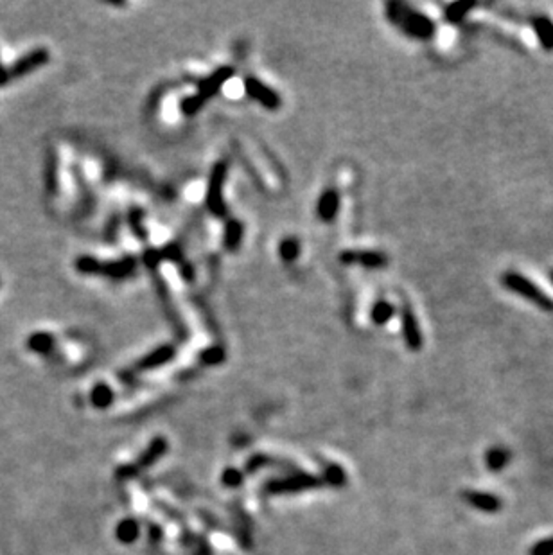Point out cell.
I'll use <instances>...</instances> for the list:
<instances>
[{"mask_svg":"<svg viewBox=\"0 0 553 555\" xmlns=\"http://www.w3.org/2000/svg\"><path fill=\"white\" fill-rule=\"evenodd\" d=\"M10 81V74H8V69H5L4 65H2V62H0V86H4L5 83Z\"/></svg>","mask_w":553,"mask_h":555,"instance_id":"29","label":"cell"},{"mask_svg":"<svg viewBox=\"0 0 553 555\" xmlns=\"http://www.w3.org/2000/svg\"><path fill=\"white\" fill-rule=\"evenodd\" d=\"M49 56H51L49 51L43 47H36L33 49V51H29V53H25L24 56L19 58V60L8 69L10 79L11 77H16V79H19V77H24L27 76V74H31V72L36 71V69H40V66L47 65Z\"/></svg>","mask_w":553,"mask_h":555,"instance_id":"4","label":"cell"},{"mask_svg":"<svg viewBox=\"0 0 553 555\" xmlns=\"http://www.w3.org/2000/svg\"><path fill=\"white\" fill-rule=\"evenodd\" d=\"M173 356H175V349L171 345H162L158 347V349H155L151 354H147V356L140 361V367L142 369H153V367L164 365V363H167Z\"/></svg>","mask_w":553,"mask_h":555,"instance_id":"15","label":"cell"},{"mask_svg":"<svg viewBox=\"0 0 553 555\" xmlns=\"http://www.w3.org/2000/svg\"><path fill=\"white\" fill-rule=\"evenodd\" d=\"M142 219H144V216H142V210L135 209L130 212V225H132V230L137 234L140 239H146L147 232H146V228H144V225H142Z\"/></svg>","mask_w":553,"mask_h":555,"instance_id":"23","label":"cell"},{"mask_svg":"<svg viewBox=\"0 0 553 555\" xmlns=\"http://www.w3.org/2000/svg\"><path fill=\"white\" fill-rule=\"evenodd\" d=\"M205 101L201 95L196 94V95H191V97H185L184 101L180 103V108L182 112H184V115H187V117H193V115H196L199 112V110L204 108Z\"/></svg>","mask_w":553,"mask_h":555,"instance_id":"22","label":"cell"},{"mask_svg":"<svg viewBox=\"0 0 553 555\" xmlns=\"http://www.w3.org/2000/svg\"><path fill=\"white\" fill-rule=\"evenodd\" d=\"M401 322H402V336L406 342L408 349L413 352H419L424 345V336H422L421 325L417 320L415 313L410 306H402L401 309Z\"/></svg>","mask_w":553,"mask_h":555,"instance_id":"5","label":"cell"},{"mask_svg":"<svg viewBox=\"0 0 553 555\" xmlns=\"http://www.w3.org/2000/svg\"><path fill=\"white\" fill-rule=\"evenodd\" d=\"M92 399H94V403L97 406H106L112 401V390L108 386H104V384H99V386H95Z\"/></svg>","mask_w":553,"mask_h":555,"instance_id":"24","label":"cell"},{"mask_svg":"<svg viewBox=\"0 0 553 555\" xmlns=\"http://www.w3.org/2000/svg\"><path fill=\"white\" fill-rule=\"evenodd\" d=\"M318 216L323 221H332L336 218V214L340 210V196L332 189L325 190L320 199H318Z\"/></svg>","mask_w":553,"mask_h":555,"instance_id":"12","label":"cell"},{"mask_svg":"<svg viewBox=\"0 0 553 555\" xmlns=\"http://www.w3.org/2000/svg\"><path fill=\"white\" fill-rule=\"evenodd\" d=\"M45 187L51 195H54L58 190V160L54 151H49L47 162H45Z\"/></svg>","mask_w":553,"mask_h":555,"instance_id":"19","label":"cell"},{"mask_svg":"<svg viewBox=\"0 0 553 555\" xmlns=\"http://www.w3.org/2000/svg\"><path fill=\"white\" fill-rule=\"evenodd\" d=\"M508 458H511V453L505 447H492L485 455V464H487L489 469L502 471L508 464Z\"/></svg>","mask_w":553,"mask_h":555,"instance_id":"18","label":"cell"},{"mask_svg":"<svg viewBox=\"0 0 553 555\" xmlns=\"http://www.w3.org/2000/svg\"><path fill=\"white\" fill-rule=\"evenodd\" d=\"M279 254L282 257V261L293 262L298 257V254H300V245H298V241L295 238H286L280 243Z\"/></svg>","mask_w":553,"mask_h":555,"instance_id":"21","label":"cell"},{"mask_svg":"<svg viewBox=\"0 0 553 555\" xmlns=\"http://www.w3.org/2000/svg\"><path fill=\"white\" fill-rule=\"evenodd\" d=\"M340 259L341 262H347V264L358 262V264L365 266V268H384V266L388 264V257L384 256L383 251H372V250L341 251Z\"/></svg>","mask_w":553,"mask_h":555,"instance_id":"7","label":"cell"},{"mask_svg":"<svg viewBox=\"0 0 553 555\" xmlns=\"http://www.w3.org/2000/svg\"><path fill=\"white\" fill-rule=\"evenodd\" d=\"M530 24H532L535 36L539 40L541 47L546 53H553V20L546 14H535L530 20Z\"/></svg>","mask_w":553,"mask_h":555,"instance_id":"9","label":"cell"},{"mask_svg":"<svg viewBox=\"0 0 553 555\" xmlns=\"http://www.w3.org/2000/svg\"><path fill=\"white\" fill-rule=\"evenodd\" d=\"M223 356L225 354H223L221 347H210V349L201 352V360L205 363H219V361H223Z\"/></svg>","mask_w":553,"mask_h":555,"instance_id":"26","label":"cell"},{"mask_svg":"<svg viewBox=\"0 0 553 555\" xmlns=\"http://www.w3.org/2000/svg\"><path fill=\"white\" fill-rule=\"evenodd\" d=\"M160 256H162V261L166 259V261H171V262H182V250L178 245H175V243H171V245H167L166 248H162L160 250Z\"/></svg>","mask_w":553,"mask_h":555,"instance_id":"25","label":"cell"},{"mask_svg":"<svg viewBox=\"0 0 553 555\" xmlns=\"http://www.w3.org/2000/svg\"><path fill=\"white\" fill-rule=\"evenodd\" d=\"M243 234H245L243 225L237 219H230L227 227H225V247H227V250L236 251L239 248L243 241Z\"/></svg>","mask_w":553,"mask_h":555,"instance_id":"16","label":"cell"},{"mask_svg":"<svg viewBox=\"0 0 553 555\" xmlns=\"http://www.w3.org/2000/svg\"><path fill=\"white\" fill-rule=\"evenodd\" d=\"M550 279H552V282H553V270H552V273H550Z\"/></svg>","mask_w":553,"mask_h":555,"instance_id":"30","label":"cell"},{"mask_svg":"<svg viewBox=\"0 0 553 555\" xmlns=\"http://www.w3.org/2000/svg\"><path fill=\"white\" fill-rule=\"evenodd\" d=\"M474 8H476L474 2H453V4L444 5V18L450 24H460Z\"/></svg>","mask_w":553,"mask_h":555,"instance_id":"13","label":"cell"},{"mask_svg":"<svg viewBox=\"0 0 553 555\" xmlns=\"http://www.w3.org/2000/svg\"><path fill=\"white\" fill-rule=\"evenodd\" d=\"M502 286L506 291L517 295L521 299L528 300L530 304H534L535 308L543 309V311H553V299L550 295L544 293L539 286L532 282L528 277L521 275L517 271H505L502 275Z\"/></svg>","mask_w":553,"mask_h":555,"instance_id":"2","label":"cell"},{"mask_svg":"<svg viewBox=\"0 0 553 555\" xmlns=\"http://www.w3.org/2000/svg\"><path fill=\"white\" fill-rule=\"evenodd\" d=\"M465 500L471 507L483 510V513H496L502 508V500L487 493H465Z\"/></svg>","mask_w":553,"mask_h":555,"instance_id":"11","label":"cell"},{"mask_svg":"<svg viewBox=\"0 0 553 555\" xmlns=\"http://www.w3.org/2000/svg\"><path fill=\"white\" fill-rule=\"evenodd\" d=\"M232 76H234V69H232V66H221V69H218L216 72H212L210 76L205 77L204 81H199L198 94L201 95L204 99H210L212 95H216L221 90V86L225 85Z\"/></svg>","mask_w":553,"mask_h":555,"instance_id":"8","label":"cell"},{"mask_svg":"<svg viewBox=\"0 0 553 555\" xmlns=\"http://www.w3.org/2000/svg\"><path fill=\"white\" fill-rule=\"evenodd\" d=\"M27 349L36 354H49L54 349V336L49 332H34L27 338Z\"/></svg>","mask_w":553,"mask_h":555,"instance_id":"14","label":"cell"},{"mask_svg":"<svg viewBox=\"0 0 553 555\" xmlns=\"http://www.w3.org/2000/svg\"><path fill=\"white\" fill-rule=\"evenodd\" d=\"M76 270L85 273V275H99V268H101V261L95 259V257H88V256H81L76 259Z\"/></svg>","mask_w":553,"mask_h":555,"instance_id":"20","label":"cell"},{"mask_svg":"<svg viewBox=\"0 0 553 555\" xmlns=\"http://www.w3.org/2000/svg\"><path fill=\"white\" fill-rule=\"evenodd\" d=\"M393 314H395V308L390 302H386V300L376 302L372 311H370V318H372V322L376 325H384V323L392 320Z\"/></svg>","mask_w":553,"mask_h":555,"instance_id":"17","label":"cell"},{"mask_svg":"<svg viewBox=\"0 0 553 555\" xmlns=\"http://www.w3.org/2000/svg\"><path fill=\"white\" fill-rule=\"evenodd\" d=\"M530 555H553V537L544 539L530 550Z\"/></svg>","mask_w":553,"mask_h":555,"instance_id":"27","label":"cell"},{"mask_svg":"<svg viewBox=\"0 0 553 555\" xmlns=\"http://www.w3.org/2000/svg\"><path fill=\"white\" fill-rule=\"evenodd\" d=\"M135 270V257H123L119 261L101 262L99 275L110 277V279H124Z\"/></svg>","mask_w":553,"mask_h":555,"instance_id":"10","label":"cell"},{"mask_svg":"<svg viewBox=\"0 0 553 555\" xmlns=\"http://www.w3.org/2000/svg\"><path fill=\"white\" fill-rule=\"evenodd\" d=\"M386 16L410 38L431 40L437 33L435 20H431L422 11L413 10L412 5L402 4V2H388Z\"/></svg>","mask_w":553,"mask_h":555,"instance_id":"1","label":"cell"},{"mask_svg":"<svg viewBox=\"0 0 553 555\" xmlns=\"http://www.w3.org/2000/svg\"><path fill=\"white\" fill-rule=\"evenodd\" d=\"M225 178H227V166L219 162L216 166L212 167V173H210V178H208V189H207V209L218 216V218H223L227 216V205H225V199H223V185H225Z\"/></svg>","mask_w":553,"mask_h":555,"instance_id":"3","label":"cell"},{"mask_svg":"<svg viewBox=\"0 0 553 555\" xmlns=\"http://www.w3.org/2000/svg\"><path fill=\"white\" fill-rule=\"evenodd\" d=\"M245 90L251 99H256L257 103H260V105L268 110H279L280 105H282L280 95L271 90L270 86H266L262 81L256 79V77H246Z\"/></svg>","mask_w":553,"mask_h":555,"instance_id":"6","label":"cell"},{"mask_svg":"<svg viewBox=\"0 0 553 555\" xmlns=\"http://www.w3.org/2000/svg\"><path fill=\"white\" fill-rule=\"evenodd\" d=\"M160 261H162L160 250L149 248V250L144 251V262H146V266H149V268H156V266L160 264Z\"/></svg>","mask_w":553,"mask_h":555,"instance_id":"28","label":"cell"}]
</instances>
